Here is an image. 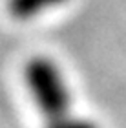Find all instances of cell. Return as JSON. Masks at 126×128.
I'll use <instances>...</instances> for the list:
<instances>
[{"instance_id":"1","label":"cell","mask_w":126,"mask_h":128,"mask_svg":"<svg viewBox=\"0 0 126 128\" xmlns=\"http://www.w3.org/2000/svg\"><path fill=\"white\" fill-rule=\"evenodd\" d=\"M24 82L44 121L71 114V94L62 70L48 57H33L24 66Z\"/></svg>"},{"instance_id":"2","label":"cell","mask_w":126,"mask_h":128,"mask_svg":"<svg viewBox=\"0 0 126 128\" xmlns=\"http://www.w3.org/2000/svg\"><path fill=\"white\" fill-rule=\"evenodd\" d=\"M68 0H7V13L18 22H27L42 16L46 11L66 4Z\"/></svg>"},{"instance_id":"3","label":"cell","mask_w":126,"mask_h":128,"mask_svg":"<svg viewBox=\"0 0 126 128\" xmlns=\"http://www.w3.org/2000/svg\"><path fill=\"white\" fill-rule=\"evenodd\" d=\"M44 128H99L93 121L81 117V115L70 114L62 119H55V121H48Z\"/></svg>"}]
</instances>
